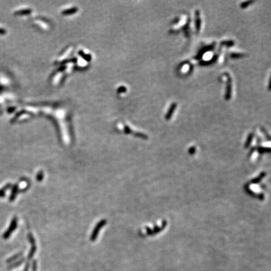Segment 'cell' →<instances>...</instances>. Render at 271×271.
I'll return each mask as SVG.
<instances>
[{
	"label": "cell",
	"mask_w": 271,
	"mask_h": 271,
	"mask_svg": "<svg viewBox=\"0 0 271 271\" xmlns=\"http://www.w3.org/2000/svg\"><path fill=\"white\" fill-rule=\"evenodd\" d=\"M225 76H227V86L225 89V99L227 100H229L232 97V78L230 75L228 73L224 74Z\"/></svg>",
	"instance_id": "6da1fadb"
},
{
	"label": "cell",
	"mask_w": 271,
	"mask_h": 271,
	"mask_svg": "<svg viewBox=\"0 0 271 271\" xmlns=\"http://www.w3.org/2000/svg\"><path fill=\"white\" fill-rule=\"evenodd\" d=\"M16 226H17V219H16V218H14L13 220L11 222L10 226H9V227L8 228V229L7 230V231L5 232V233L4 234L3 238L4 239H8V237L10 236V235L11 234V233L13 232V230L16 228Z\"/></svg>",
	"instance_id": "7a4b0ae2"
},
{
	"label": "cell",
	"mask_w": 271,
	"mask_h": 271,
	"mask_svg": "<svg viewBox=\"0 0 271 271\" xmlns=\"http://www.w3.org/2000/svg\"><path fill=\"white\" fill-rule=\"evenodd\" d=\"M195 28L197 33H199L201 29V20L200 16V12L198 10L195 11Z\"/></svg>",
	"instance_id": "3957f363"
},
{
	"label": "cell",
	"mask_w": 271,
	"mask_h": 271,
	"mask_svg": "<svg viewBox=\"0 0 271 271\" xmlns=\"http://www.w3.org/2000/svg\"><path fill=\"white\" fill-rule=\"evenodd\" d=\"M176 108H177V104L176 103H174L171 104L170 107H169V108L168 109V110L166 114L165 115V119L167 120H169L172 118L173 114L174 112H175V110L176 109Z\"/></svg>",
	"instance_id": "277c9868"
},
{
	"label": "cell",
	"mask_w": 271,
	"mask_h": 271,
	"mask_svg": "<svg viewBox=\"0 0 271 271\" xmlns=\"http://www.w3.org/2000/svg\"><path fill=\"white\" fill-rule=\"evenodd\" d=\"M214 48V45H213L203 47L202 49L200 50V51L198 53V54L196 55V56H195V58L196 59H200L201 57L203 56V55L205 53H206V52L209 51L210 50H212Z\"/></svg>",
	"instance_id": "5b68a950"
},
{
	"label": "cell",
	"mask_w": 271,
	"mask_h": 271,
	"mask_svg": "<svg viewBox=\"0 0 271 271\" xmlns=\"http://www.w3.org/2000/svg\"><path fill=\"white\" fill-rule=\"evenodd\" d=\"M253 3H254V1H244L242 3H241L240 4V7L242 8H247L249 5H250V4H252Z\"/></svg>",
	"instance_id": "8992f818"
},
{
	"label": "cell",
	"mask_w": 271,
	"mask_h": 271,
	"mask_svg": "<svg viewBox=\"0 0 271 271\" xmlns=\"http://www.w3.org/2000/svg\"><path fill=\"white\" fill-rule=\"evenodd\" d=\"M17 191H18V187H17V186H15L13 188V190L12 191V193H11V196H10V200L11 201L13 200L14 199V198L16 197V195L17 193Z\"/></svg>",
	"instance_id": "52a82bcc"
},
{
	"label": "cell",
	"mask_w": 271,
	"mask_h": 271,
	"mask_svg": "<svg viewBox=\"0 0 271 271\" xmlns=\"http://www.w3.org/2000/svg\"><path fill=\"white\" fill-rule=\"evenodd\" d=\"M245 55L243 54H240V53H233L232 54L230 57L233 59H238V58H241L244 57Z\"/></svg>",
	"instance_id": "ba28073f"
},
{
	"label": "cell",
	"mask_w": 271,
	"mask_h": 271,
	"mask_svg": "<svg viewBox=\"0 0 271 271\" xmlns=\"http://www.w3.org/2000/svg\"><path fill=\"white\" fill-rule=\"evenodd\" d=\"M222 45L227 46V47H232L234 44V42L233 41H224L222 43Z\"/></svg>",
	"instance_id": "9c48e42d"
},
{
	"label": "cell",
	"mask_w": 271,
	"mask_h": 271,
	"mask_svg": "<svg viewBox=\"0 0 271 271\" xmlns=\"http://www.w3.org/2000/svg\"><path fill=\"white\" fill-rule=\"evenodd\" d=\"M4 195V190H0V197H3Z\"/></svg>",
	"instance_id": "30bf717a"
},
{
	"label": "cell",
	"mask_w": 271,
	"mask_h": 271,
	"mask_svg": "<svg viewBox=\"0 0 271 271\" xmlns=\"http://www.w3.org/2000/svg\"><path fill=\"white\" fill-rule=\"evenodd\" d=\"M1 30H1V29H0V33H1Z\"/></svg>",
	"instance_id": "8fae6325"
}]
</instances>
